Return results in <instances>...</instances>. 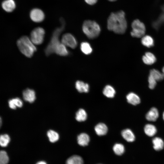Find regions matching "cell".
<instances>
[{
	"label": "cell",
	"mask_w": 164,
	"mask_h": 164,
	"mask_svg": "<svg viewBox=\"0 0 164 164\" xmlns=\"http://www.w3.org/2000/svg\"><path fill=\"white\" fill-rule=\"evenodd\" d=\"M9 160L7 152L4 150L1 151L0 152V164H7Z\"/></svg>",
	"instance_id": "4dcf8cb0"
},
{
	"label": "cell",
	"mask_w": 164,
	"mask_h": 164,
	"mask_svg": "<svg viewBox=\"0 0 164 164\" xmlns=\"http://www.w3.org/2000/svg\"><path fill=\"white\" fill-rule=\"evenodd\" d=\"M3 9L7 12L13 11L15 7V4L13 0H5L2 3Z\"/></svg>",
	"instance_id": "4fadbf2b"
},
{
	"label": "cell",
	"mask_w": 164,
	"mask_h": 164,
	"mask_svg": "<svg viewBox=\"0 0 164 164\" xmlns=\"http://www.w3.org/2000/svg\"><path fill=\"white\" fill-rule=\"evenodd\" d=\"M143 62L147 65H151L154 63L156 60V59L153 54L148 52L145 53L142 57Z\"/></svg>",
	"instance_id": "ffe728a7"
},
{
	"label": "cell",
	"mask_w": 164,
	"mask_h": 164,
	"mask_svg": "<svg viewBox=\"0 0 164 164\" xmlns=\"http://www.w3.org/2000/svg\"><path fill=\"white\" fill-rule=\"evenodd\" d=\"M82 29L84 33L90 39L97 37L101 31L99 25L95 22L90 20L84 21L83 24Z\"/></svg>",
	"instance_id": "277c9868"
},
{
	"label": "cell",
	"mask_w": 164,
	"mask_h": 164,
	"mask_svg": "<svg viewBox=\"0 0 164 164\" xmlns=\"http://www.w3.org/2000/svg\"><path fill=\"white\" fill-rule=\"evenodd\" d=\"M9 108L12 109H15L17 107L21 108L23 106V102L18 97L10 99L8 101Z\"/></svg>",
	"instance_id": "d6986e66"
},
{
	"label": "cell",
	"mask_w": 164,
	"mask_h": 164,
	"mask_svg": "<svg viewBox=\"0 0 164 164\" xmlns=\"http://www.w3.org/2000/svg\"><path fill=\"white\" fill-rule=\"evenodd\" d=\"M145 134L149 137H152L157 133V129L156 127L153 125L148 124L145 125L144 128Z\"/></svg>",
	"instance_id": "e0dca14e"
},
{
	"label": "cell",
	"mask_w": 164,
	"mask_h": 164,
	"mask_svg": "<svg viewBox=\"0 0 164 164\" xmlns=\"http://www.w3.org/2000/svg\"><path fill=\"white\" fill-rule=\"evenodd\" d=\"M22 95L24 100L30 103L33 102L36 99L35 91L31 89L27 88L24 90Z\"/></svg>",
	"instance_id": "9c48e42d"
},
{
	"label": "cell",
	"mask_w": 164,
	"mask_h": 164,
	"mask_svg": "<svg viewBox=\"0 0 164 164\" xmlns=\"http://www.w3.org/2000/svg\"><path fill=\"white\" fill-rule=\"evenodd\" d=\"M66 164H84V161L81 156L74 155L67 159Z\"/></svg>",
	"instance_id": "7402d4cb"
},
{
	"label": "cell",
	"mask_w": 164,
	"mask_h": 164,
	"mask_svg": "<svg viewBox=\"0 0 164 164\" xmlns=\"http://www.w3.org/2000/svg\"><path fill=\"white\" fill-rule=\"evenodd\" d=\"M132 29L131 32L133 37L140 38L143 36L145 32V27L144 23L138 19L134 20L132 23Z\"/></svg>",
	"instance_id": "8992f818"
},
{
	"label": "cell",
	"mask_w": 164,
	"mask_h": 164,
	"mask_svg": "<svg viewBox=\"0 0 164 164\" xmlns=\"http://www.w3.org/2000/svg\"><path fill=\"white\" fill-rule=\"evenodd\" d=\"M162 118L163 120L164 121V111L163 112L162 114Z\"/></svg>",
	"instance_id": "d590c367"
},
{
	"label": "cell",
	"mask_w": 164,
	"mask_h": 164,
	"mask_svg": "<svg viewBox=\"0 0 164 164\" xmlns=\"http://www.w3.org/2000/svg\"><path fill=\"white\" fill-rule=\"evenodd\" d=\"M127 102L133 105H136L140 103L141 99L139 96L134 92L129 93L126 96Z\"/></svg>",
	"instance_id": "7c38bea8"
},
{
	"label": "cell",
	"mask_w": 164,
	"mask_h": 164,
	"mask_svg": "<svg viewBox=\"0 0 164 164\" xmlns=\"http://www.w3.org/2000/svg\"><path fill=\"white\" fill-rule=\"evenodd\" d=\"M47 135L49 140L51 142L54 143L57 141L59 139L58 133L52 130H50L47 133Z\"/></svg>",
	"instance_id": "d4e9b609"
},
{
	"label": "cell",
	"mask_w": 164,
	"mask_h": 164,
	"mask_svg": "<svg viewBox=\"0 0 164 164\" xmlns=\"http://www.w3.org/2000/svg\"><path fill=\"white\" fill-rule=\"evenodd\" d=\"M9 136L7 134L1 135L0 137V144L2 147L7 146L10 141Z\"/></svg>",
	"instance_id": "f546056e"
},
{
	"label": "cell",
	"mask_w": 164,
	"mask_h": 164,
	"mask_svg": "<svg viewBox=\"0 0 164 164\" xmlns=\"http://www.w3.org/2000/svg\"><path fill=\"white\" fill-rule=\"evenodd\" d=\"M103 94L108 98H113L115 94V91L114 88L110 85L105 86L103 90Z\"/></svg>",
	"instance_id": "603a6c76"
},
{
	"label": "cell",
	"mask_w": 164,
	"mask_h": 164,
	"mask_svg": "<svg viewBox=\"0 0 164 164\" xmlns=\"http://www.w3.org/2000/svg\"><path fill=\"white\" fill-rule=\"evenodd\" d=\"M108 1L111 2H113L116 1V0H108Z\"/></svg>",
	"instance_id": "8d00e7d4"
},
{
	"label": "cell",
	"mask_w": 164,
	"mask_h": 164,
	"mask_svg": "<svg viewBox=\"0 0 164 164\" xmlns=\"http://www.w3.org/2000/svg\"><path fill=\"white\" fill-rule=\"evenodd\" d=\"M158 110L155 107L152 108L145 115L146 120L150 121H155L159 117Z\"/></svg>",
	"instance_id": "30bf717a"
},
{
	"label": "cell",
	"mask_w": 164,
	"mask_h": 164,
	"mask_svg": "<svg viewBox=\"0 0 164 164\" xmlns=\"http://www.w3.org/2000/svg\"><path fill=\"white\" fill-rule=\"evenodd\" d=\"M30 17L33 21L39 23L43 20L45 18V15L41 10L36 8L31 11L30 13Z\"/></svg>",
	"instance_id": "ba28073f"
},
{
	"label": "cell",
	"mask_w": 164,
	"mask_h": 164,
	"mask_svg": "<svg viewBox=\"0 0 164 164\" xmlns=\"http://www.w3.org/2000/svg\"><path fill=\"white\" fill-rule=\"evenodd\" d=\"M45 33V31L43 28L36 27L31 31L30 38L35 45H40L44 41Z\"/></svg>",
	"instance_id": "5b68a950"
},
{
	"label": "cell",
	"mask_w": 164,
	"mask_h": 164,
	"mask_svg": "<svg viewBox=\"0 0 164 164\" xmlns=\"http://www.w3.org/2000/svg\"><path fill=\"white\" fill-rule=\"evenodd\" d=\"M81 50L84 54L88 55L92 52V50L90 44L87 42H82L80 45Z\"/></svg>",
	"instance_id": "f1b7e54d"
},
{
	"label": "cell",
	"mask_w": 164,
	"mask_h": 164,
	"mask_svg": "<svg viewBox=\"0 0 164 164\" xmlns=\"http://www.w3.org/2000/svg\"><path fill=\"white\" fill-rule=\"evenodd\" d=\"M85 2L87 4L93 5L95 4L97 2V0H84Z\"/></svg>",
	"instance_id": "d6a6232c"
},
{
	"label": "cell",
	"mask_w": 164,
	"mask_h": 164,
	"mask_svg": "<svg viewBox=\"0 0 164 164\" xmlns=\"http://www.w3.org/2000/svg\"><path fill=\"white\" fill-rule=\"evenodd\" d=\"M54 53L62 56H66L69 54L67 47L61 42L56 46L54 50Z\"/></svg>",
	"instance_id": "9a60e30c"
},
{
	"label": "cell",
	"mask_w": 164,
	"mask_h": 164,
	"mask_svg": "<svg viewBox=\"0 0 164 164\" xmlns=\"http://www.w3.org/2000/svg\"><path fill=\"white\" fill-rule=\"evenodd\" d=\"M149 75L152 76L157 81H161L164 78L162 73H161L159 70L155 69L150 70Z\"/></svg>",
	"instance_id": "484cf974"
},
{
	"label": "cell",
	"mask_w": 164,
	"mask_h": 164,
	"mask_svg": "<svg viewBox=\"0 0 164 164\" xmlns=\"http://www.w3.org/2000/svg\"><path fill=\"white\" fill-rule=\"evenodd\" d=\"M141 42L144 46L148 47H151L154 45L153 39L149 35L143 36L141 39Z\"/></svg>",
	"instance_id": "83f0119b"
},
{
	"label": "cell",
	"mask_w": 164,
	"mask_h": 164,
	"mask_svg": "<svg viewBox=\"0 0 164 164\" xmlns=\"http://www.w3.org/2000/svg\"><path fill=\"white\" fill-rule=\"evenodd\" d=\"M75 87L78 91L80 93H87L89 91V85L80 81H77L75 84Z\"/></svg>",
	"instance_id": "44dd1931"
},
{
	"label": "cell",
	"mask_w": 164,
	"mask_h": 164,
	"mask_svg": "<svg viewBox=\"0 0 164 164\" xmlns=\"http://www.w3.org/2000/svg\"><path fill=\"white\" fill-rule=\"evenodd\" d=\"M87 114L86 111L83 109H79L76 112V119L78 121H83L86 120Z\"/></svg>",
	"instance_id": "cb8c5ba5"
},
{
	"label": "cell",
	"mask_w": 164,
	"mask_h": 164,
	"mask_svg": "<svg viewBox=\"0 0 164 164\" xmlns=\"http://www.w3.org/2000/svg\"><path fill=\"white\" fill-rule=\"evenodd\" d=\"M61 42L66 47L74 49L77 46L76 40L71 34L67 33L63 35L62 37Z\"/></svg>",
	"instance_id": "52a82bcc"
},
{
	"label": "cell",
	"mask_w": 164,
	"mask_h": 164,
	"mask_svg": "<svg viewBox=\"0 0 164 164\" xmlns=\"http://www.w3.org/2000/svg\"><path fill=\"white\" fill-rule=\"evenodd\" d=\"M162 73L163 74L164 76V67L162 69Z\"/></svg>",
	"instance_id": "e575fe53"
},
{
	"label": "cell",
	"mask_w": 164,
	"mask_h": 164,
	"mask_svg": "<svg viewBox=\"0 0 164 164\" xmlns=\"http://www.w3.org/2000/svg\"><path fill=\"white\" fill-rule=\"evenodd\" d=\"M121 135L123 138L128 142H132L135 140V134L132 130L129 128L123 130L121 131Z\"/></svg>",
	"instance_id": "8fae6325"
},
{
	"label": "cell",
	"mask_w": 164,
	"mask_h": 164,
	"mask_svg": "<svg viewBox=\"0 0 164 164\" xmlns=\"http://www.w3.org/2000/svg\"><path fill=\"white\" fill-rule=\"evenodd\" d=\"M107 27L109 30L116 33H124L127 27L125 12L120 11L111 13L108 19Z\"/></svg>",
	"instance_id": "6da1fadb"
},
{
	"label": "cell",
	"mask_w": 164,
	"mask_h": 164,
	"mask_svg": "<svg viewBox=\"0 0 164 164\" xmlns=\"http://www.w3.org/2000/svg\"><path fill=\"white\" fill-rule=\"evenodd\" d=\"M36 164H47L44 161H40L38 162Z\"/></svg>",
	"instance_id": "836d02e7"
},
{
	"label": "cell",
	"mask_w": 164,
	"mask_h": 164,
	"mask_svg": "<svg viewBox=\"0 0 164 164\" xmlns=\"http://www.w3.org/2000/svg\"><path fill=\"white\" fill-rule=\"evenodd\" d=\"M157 81L151 75L148 77L149 87L151 89H154L155 87Z\"/></svg>",
	"instance_id": "1f68e13d"
},
{
	"label": "cell",
	"mask_w": 164,
	"mask_h": 164,
	"mask_svg": "<svg viewBox=\"0 0 164 164\" xmlns=\"http://www.w3.org/2000/svg\"><path fill=\"white\" fill-rule=\"evenodd\" d=\"M113 150L116 155H121L124 153L125 151V148L123 144L117 143L114 145Z\"/></svg>",
	"instance_id": "4316f807"
},
{
	"label": "cell",
	"mask_w": 164,
	"mask_h": 164,
	"mask_svg": "<svg viewBox=\"0 0 164 164\" xmlns=\"http://www.w3.org/2000/svg\"><path fill=\"white\" fill-rule=\"evenodd\" d=\"M17 45L21 52L28 58L32 57L37 50L35 45L30 38L26 36H23L18 39Z\"/></svg>",
	"instance_id": "3957f363"
},
{
	"label": "cell",
	"mask_w": 164,
	"mask_h": 164,
	"mask_svg": "<svg viewBox=\"0 0 164 164\" xmlns=\"http://www.w3.org/2000/svg\"><path fill=\"white\" fill-rule=\"evenodd\" d=\"M60 21L61 26L56 28L54 31L50 41L45 49V53L47 56L54 53L55 47L61 42L60 40V36L64 29L65 23L63 18L60 19Z\"/></svg>",
	"instance_id": "7a4b0ae2"
},
{
	"label": "cell",
	"mask_w": 164,
	"mask_h": 164,
	"mask_svg": "<svg viewBox=\"0 0 164 164\" xmlns=\"http://www.w3.org/2000/svg\"><path fill=\"white\" fill-rule=\"evenodd\" d=\"M90 141V138L89 136L85 133H81L77 137V143L81 146H84L87 145Z\"/></svg>",
	"instance_id": "5bb4252c"
},
{
	"label": "cell",
	"mask_w": 164,
	"mask_h": 164,
	"mask_svg": "<svg viewBox=\"0 0 164 164\" xmlns=\"http://www.w3.org/2000/svg\"><path fill=\"white\" fill-rule=\"evenodd\" d=\"M152 142L154 149L156 151H159L164 148V141L162 139L159 137L153 138Z\"/></svg>",
	"instance_id": "2e32d148"
},
{
	"label": "cell",
	"mask_w": 164,
	"mask_h": 164,
	"mask_svg": "<svg viewBox=\"0 0 164 164\" xmlns=\"http://www.w3.org/2000/svg\"><path fill=\"white\" fill-rule=\"evenodd\" d=\"M94 130L97 134L100 136L105 135L108 132V128L106 125L100 123L96 125Z\"/></svg>",
	"instance_id": "ac0fdd59"
}]
</instances>
